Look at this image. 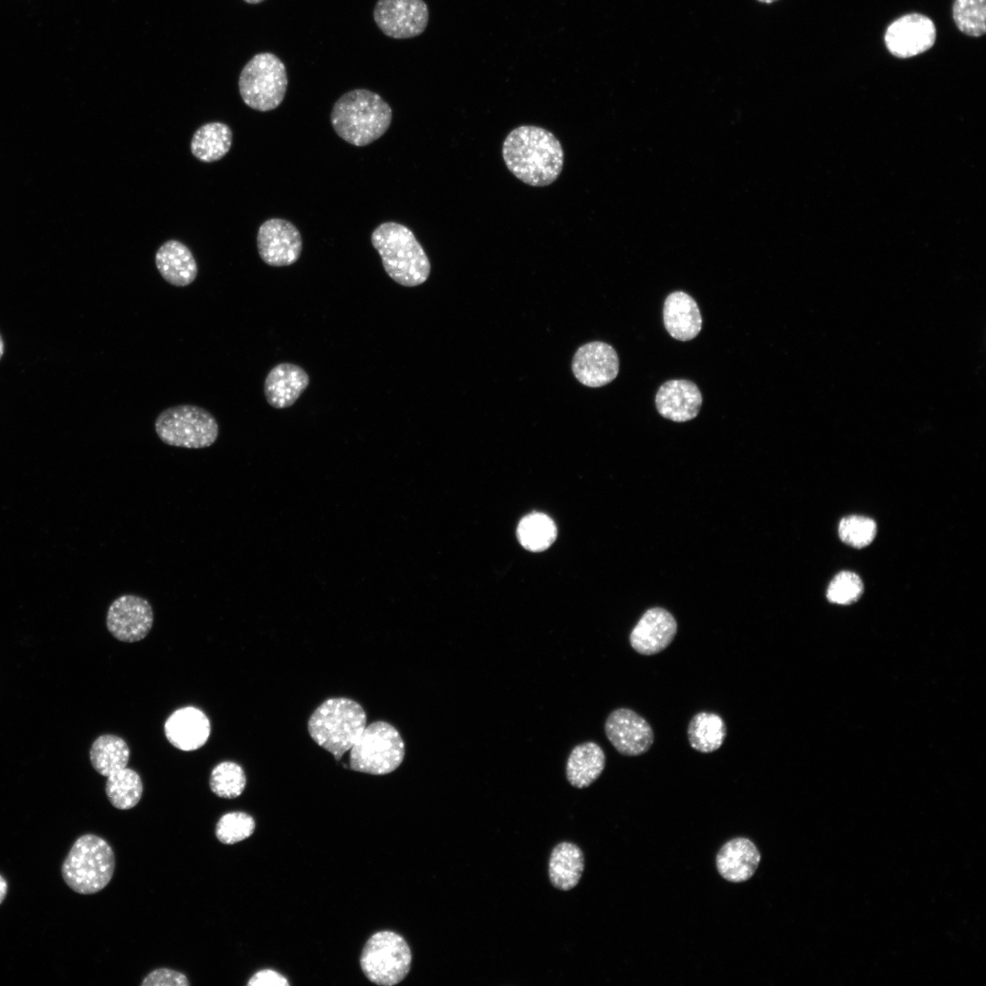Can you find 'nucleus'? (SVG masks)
<instances>
[{"label":"nucleus","mask_w":986,"mask_h":986,"mask_svg":"<svg viewBox=\"0 0 986 986\" xmlns=\"http://www.w3.org/2000/svg\"><path fill=\"white\" fill-rule=\"evenodd\" d=\"M153 612L145 598L135 594H123L110 605L106 624L109 632L122 642L142 640L152 629Z\"/></svg>","instance_id":"12"},{"label":"nucleus","mask_w":986,"mask_h":986,"mask_svg":"<svg viewBox=\"0 0 986 986\" xmlns=\"http://www.w3.org/2000/svg\"><path fill=\"white\" fill-rule=\"evenodd\" d=\"M840 539L854 548L869 545L876 535V522L867 517L851 515L841 519L838 526Z\"/></svg>","instance_id":"33"},{"label":"nucleus","mask_w":986,"mask_h":986,"mask_svg":"<svg viewBox=\"0 0 986 986\" xmlns=\"http://www.w3.org/2000/svg\"><path fill=\"white\" fill-rule=\"evenodd\" d=\"M254 818L244 812H230L222 815L215 825V836L225 844H234L248 838L255 830Z\"/></svg>","instance_id":"32"},{"label":"nucleus","mask_w":986,"mask_h":986,"mask_svg":"<svg viewBox=\"0 0 986 986\" xmlns=\"http://www.w3.org/2000/svg\"><path fill=\"white\" fill-rule=\"evenodd\" d=\"M155 266L169 284L185 287L194 281L198 273L191 250L178 240L164 242L156 251Z\"/></svg>","instance_id":"22"},{"label":"nucleus","mask_w":986,"mask_h":986,"mask_svg":"<svg viewBox=\"0 0 986 986\" xmlns=\"http://www.w3.org/2000/svg\"><path fill=\"white\" fill-rule=\"evenodd\" d=\"M247 986H288L286 977L273 970H261L248 980Z\"/></svg>","instance_id":"36"},{"label":"nucleus","mask_w":986,"mask_h":986,"mask_svg":"<svg viewBox=\"0 0 986 986\" xmlns=\"http://www.w3.org/2000/svg\"><path fill=\"white\" fill-rule=\"evenodd\" d=\"M366 727V713L356 701L332 698L311 714L308 730L311 739L338 760L350 750Z\"/></svg>","instance_id":"4"},{"label":"nucleus","mask_w":986,"mask_h":986,"mask_svg":"<svg viewBox=\"0 0 986 986\" xmlns=\"http://www.w3.org/2000/svg\"><path fill=\"white\" fill-rule=\"evenodd\" d=\"M412 954L399 934L383 930L374 933L365 943L361 959L364 975L373 983L392 986L408 974Z\"/></svg>","instance_id":"9"},{"label":"nucleus","mask_w":986,"mask_h":986,"mask_svg":"<svg viewBox=\"0 0 986 986\" xmlns=\"http://www.w3.org/2000/svg\"><path fill=\"white\" fill-rule=\"evenodd\" d=\"M605 767V754L595 742L575 746L566 763V777L573 787L582 789L595 781Z\"/></svg>","instance_id":"23"},{"label":"nucleus","mask_w":986,"mask_h":986,"mask_svg":"<svg viewBox=\"0 0 986 986\" xmlns=\"http://www.w3.org/2000/svg\"><path fill=\"white\" fill-rule=\"evenodd\" d=\"M862 593L863 582L860 577L853 572L844 571L830 582L826 596L831 603L849 604L856 601Z\"/></svg>","instance_id":"34"},{"label":"nucleus","mask_w":986,"mask_h":986,"mask_svg":"<svg viewBox=\"0 0 986 986\" xmlns=\"http://www.w3.org/2000/svg\"><path fill=\"white\" fill-rule=\"evenodd\" d=\"M952 17L963 34L981 37L986 32V0H954Z\"/></svg>","instance_id":"31"},{"label":"nucleus","mask_w":986,"mask_h":986,"mask_svg":"<svg viewBox=\"0 0 986 986\" xmlns=\"http://www.w3.org/2000/svg\"><path fill=\"white\" fill-rule=\"evenodd\" d=\"M604 731L614 749L624 756H639L647 752L655 740L648 721L627 708H616L609 714Z\"/></svg>","instance_id":"13"},{"label":"nucleus","mask_w":986,"mask_h":986,"mask_svg":"<svg viewBox=\"0 0 986 986\" xmlns=\"http://www.w3.org/2000/svg\"><path fill=\"white\" fill-rule=\"evenodd\" d=\"M371 240L393 280L404 287H415L427 279L430 261L408 227L395 222L383 223L373 230Z\"/></svg>","instance_id":"3"},{"label":"nucleus","mask_w":986,"mask_h":986,"mask_svg":"<svg viewBox=\"0 0 986 986\" xmlns=\"http://www.w3.org/2000/svg\"><path fill=\"white\" fill-rule=\"evenodd\" d=\"M687 733L692 749L702 753H711L722 746L727 736V727L719 715L700 711L691 718Z\"/></svg>","instance_id":"26"},{"label":"nucleus","mask_w":986,"mask_h":986,"mask_svg":"<svg viewBox=\"0 0 986 986\" xmlns=\"http://www.w3.org/2000/svg\"><path fill=\"white\" fill-rule=\"evenodd\" d=\"M934 22L918 13L904 15L889 24L884 35V42L891 55L908 58L930 49L936 41Z\"/></svg>","instance_id":"10"},{"label":"nucleus","mask_w":986,"mask_h":986,"mask_svg":"<svg viewBox=\"0 0 986 986\" xmlns=\"http://www.w3.org/2000/svg\"><path fill=\"white\" fill-rule=\"evenodd\" d=\"M584 870V856L581 848L571 842H561L551 851L549 876L557 889L568 891L579 883Z\"/></svg>","instance_id":"24"},{"label":"nucleus","mask_w":986,"mask_h":986,"mask_svg":"<svg viewBox=\"0 0 986 986\" xmlns=\"http://www.w3.org/2000/svg\"><path fill=\"white\" fill-rule=\"evenodd\" d=\"M572 370L575 378L589 387H601L613 382L619 372V359L608 343L592 341L575 352Z\"/></svg>","instance_id":"15"},{"label":"nucleus","mask_w":986,"mask_h":986,"mask_svg":"<svg viewBox=\"0 0 986 986\" xmlns=\"http://www.w3.org/2000/svg\"><path fill=\"white\" fill-rule=\"evenodd\" d=\"M757 1L760 2V3H762V4L770 5V4H772V3H774V2H776L778 0H757Z\"/></svg>","instance_id":"40"},{"label":"nucleus","mask_w":986,"mask_h":986,"mask_svg":"<svg viewBox=\"0 0 986 986\" xmlns=\"http://www.w3.org/2000/svg\"><path fill=\"white\" fill-rule=\"evenodd\" d=\"M4 351H5V344H4V341L2 339V336L0 335V360H1L2 356H3V354H4Z\"/></svg>","instance_id":"38"},{"label":"nucleus","mask_w":986,"mask_h":986,"mask_svg":"<svg viewBox=\"0 0 986 986\" xmlns=\"http://www.w3.org/2000/svg\"><path fill=\"white\" fill-rule=\"evenodd\" d=\"M393 111L377 93L355 89L334 103L330 122L339 137L354 146H365L383 136L390 127Z\"/></svg>","instance_id":"2"},{"label":"nucleus","mask_w":986,"mask_h":986,"mask_svg":"<svg viewBox=\"0 0 986 986\" xmlns=\"http://www.w3.org/2000/svg\"><path fill=\"white\" fill-rule=\"evenodd\" d=\"M288 75L284 63L270 52L255 55L243 68L238 89L246 105L258 111L278 108L285 98Z\"/></svg>","instance_id":"6"},{"label":"nucleus","mask_w":986,"mask_h":986,"mask_svg":"<svg viewBox=\"0 0 986 986\" xmlns=\"http://www.w3.org/2000/svg\"><path fill=\"white\" fill-rule=\"evenodd\" d=\"M309 378L299 366L288 362L276 365L264 382V393L268 404L277 409L291 406L308 387Z\"/></svg>","instance_id":"19"},{"label":"nucleus","mask_w":986,"mask_h":986,"mask_svg":"<svg viewBox=\"0 0 986 986\" xmlns=\"http://www.w3.org/2000/svg\"><path fill=\"white\" fill-rule=\"evenodd\" d=\"M373 18L387 37L411 38L425 30L429 10L424 0H378L373 9Z\"/></svg>","instance_id":"11"},{"label":"nucleus","mask_w":986,"mask_h":986,"mask_svg":"<svg viewBox=\"0 0 986 986\" xmlns=\"http://www.w3.org/2000/svg\"><path fill=\"white\" fill-rule=\"evenodd\" d=\"M189 984L184 973L167 968H159L151 971L142 982V986H188Z\"/></svg>","instance_id":"35"},{"label":"nucleus","mask_w":986,"mask_h":986,"mask_svg":"<svg viewBox=\"0 0 986 986\" xmlns=\"http://www.w3.org/2000/svg\"><path fill=\"white\" fill-rule=\"evenodd\" d=\"M677 624L673 614L662 607L646 610L629 635L632 648L644 656L656 655L674 640Z\"/></svg>","instance_id":"16"},{"label":"nucleus","mask_w":986,"mask_h":986,"mask_svg":"<svg viewBox=\"0 0 986 986\" xmlns=\"http://www.w3.org/2000/svg\"><path fill=\"white\" fill-rule=\"evenodd\" d=\"M257 251L261 259L271 267L294 264L300 257L302 238L298 228L282 218H270L258 228Z\"/></svg>","instance_id":"14"},{"label":"nucleus","mask_w":986,"mask_h":986,"mask_svg":"<svg viewBox=\"0 0 986 986\" xmlns=\"http://www.w3.org/2000/svg\"><path fill=\"white\" fill-rule=\"evenodd\" d=\"M244 1H245L246 3H248V4L256 5V4H259V3H261V2H263V1H265V0H244Z\"/></svg>","instance_id":"39"},{"label":"nucleus","mask_w":986,"mask_h":986,"mask_svg":"<svg viewBox=\"0 0 986 986\" xmlns=\"http://www.w3.org/2000/svg\"><path fill=\"white\" fill-rule=\"evenodd\" d=\"M115 870V855L103 838L88 834L79 837L61 867L65 883L76 893L91 895L102 890Z\"/></svg>","instance_id":"5"},{"label":"nucleus","mask_w":986,"mask_h":986,"mask_svg":"<svg viewBox=\"0 0 986 986\" xmlns=\"http://www.w3.org/2000/svg\"><path fill=\"white\" fill-rule=\"evenodd\" d=\"M7 893V883L5 879L0 875V904L5 899Z\"/></svg>","instance_id":"37"},{"label":"nucleus","mask_w":986,"mask_h":986,"mask_svg":"<svg viewBox=\"0 0 986 986\" xmlns=\"http://www.w3.org/2000/svg\"><path fill=\"white\" fill-rule=\"evenodd\" d=\"M502 156L509 171L526 184L542 187L551 184L563 167V150L550 131L522 125L505 138Z\"/></svg>","instance_id":"1"},{"label":"nucleus","mask_w":986,"mask_h":986,"mask_svg":"<svg viewBox=\"0 0 986 986\" xmlns=\"http://www.w3.org/2000/svg\"><path fill=\"white\" fill-rule=\"evenodd\" d=\"M233 133L223 122H208L198 128L191 140V152L201 162L212 163L223 158L230 150Z\"/></svg>","instance_id":"25"},{"label":"nucleus","mask_w":986,"mask_h":986,"mask_svg":"<svg viewBox=\"0 0 986 986\" xmlns=\"http://www.w3.org/2000/svg\"><path fill=\"white\" fill-rule=\"evenodd\" d=\"M760 861V855L756 845L743 837L727 842L716 858L719 873L732 883L749 880L754 875Z\"/></svg>","instance_id":"20"},{"label":"nucleus","mask_w":986,"mask_h":986,"mask_svg":"<svg viewBox=\"0 0 986 986\" xmlns=\"http://www.w3.org/2000/svg\"><path fill=\"white\" fill-rule=\"evenodd\" d=\"M658 413L674 422L694 419L702 405L698 387L688 380H670L663 383L656 395Z\"/></svg>","instance_id":"17"},{"label":"nucleus","mask_w":986,"mask_h":986,"mask_svg":"<svg viewBox=\"0 0 986 986\" xmlns=\"http://www.w3.org/2000/svg\"><path fill=\"white\" fill-rule=\"evenodd\" d=\"M129 757L130 749L127 743L121 738L112 734L98 737L89 750V760L93 769L105 777L126 768Z\"/></svg>","instance_id":"27"},{"label":"nucleus","mask_w":986,"mask_h":986,"mask_svg":"<svg viewBox=\"0 0 986 986\" xmlns=\"http://www.w3.org/2000/svg\"><path fill=\"white\" fill-rule=\"evenodd\" d=\"M211 731L205 714L194 707L181 708L173 712L164 724L168 741L175 748L195 750L205 744Z\"/></svg>","instance_id":"18"},{"label":"nucleus","mask_w":986,"mask_h":986,"mask_svg":"<svg viewBox=\"0 0 986 986\" xmlns=\"http://www.w3.org/2000/svg\"><path fill=\"white\" fill-rule=\"evenodd\" d=\"M517 536L526 550L538 552L548 549L554 542L557 529L549 516L534 512L521 519Z\"/></svg>","instance_id":"29"},{"label":"nucleus","mask_w":986,"mask_h":986,"mask_svg":"<svg viewBox=\"0 0 986 986\" xmlns=\"http://www.w3.org/2000/svg\"><path fill=\"white\" fill-rule=\"evenodd\" d=\"M404 757V743L390 723L375 721L366 726L350 749L352 771L383 775L396 770Z\"/></svg>","instance_id":"8"},{"label":"nucleus","mask_w":986,"mask_h":986,"mask_svg":"<svg viewBox=\"0 0 986 986\" xmlns=\"http://www.w3.org/2000/svg\"><path fill=\"white\" fill-rule=\"evenodd\" d=\"M663 318L668 333L678 341H690L701 330L702 318L698 306L686 292L675 291L666 297Z\"/></svg>","instance_id":"21"},{"label":"nucleus","mask_w":986,"mask_h":986,"mask_svg":"<svg viewBox=\"0 0 986 986\" xmlns=\"http://www.w3.org/2000/svg\"><path fill=\"white\" fill-rule=\"evenodd\" d=\"M246 783L244 770L234 761H223L211 771L209 786L217 796L234 799L242 794Z\"/></svg>","instance_id":"30"},{"label":"nucleus","mask_w":986,"mask_h":986,"mask_svg":"<svg viewBox=\"0 0 986 986\" xmlns=\"http://www.w3.org/2000/svg\"><path fill=\"white\" fill-rule=\"evenodd\" d=\"M154 428L164 444L191 449L212 446L219 435V426L214 415L192 404H180L163 410L157 416Z\"/></svg>","instance_id":"7"},{"label":"nucleus","mask_w":986,"mask_h":986,"mask_svg":"<svg viewBox=\"0 0 986 986\" xmlns=\"http://www.w3.org/2000/svg\"><path fill=\"white\" fill-rule=\"evenodd\" d=\"M105 792L110 802L117 809L134 807L142 798L143 786L140 775L123 768L107 777Z\"/></svg>","instance_id":"28"}]
</instances>
